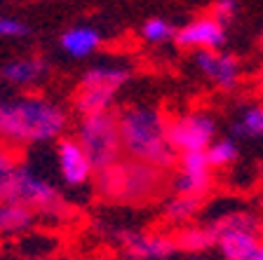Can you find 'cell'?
Returning <instances> with one entry per match:
<instances>
[{
  "label": "cell",
  "instance_id": "cell-1",
  "mask_svg": "<svg viewBox=\"0 0 263 260\" xmlns=\"http://www.w3.org/2000/svg\"><path fill=\"white\" fill-rule=\"evenodd\" d=\"M68 127L64 106L43 96L0 98V143L14 148L59 141Z\"/></svg>",
  "mask_w": 263,
  "mask_h": 260
},
{
  "label": "cell",
  "instance_id": "cell-2",
  "mask_svg": "<svg viewBox=\"0 0 263 260\" xmlns=\"http://www.w3.org/2000/svg\"><path fill=\"white\" fill-rule=\"evenodd\" d=\"M94 192L115 206H148L162 199L172 188L170 171L122 155L118 162L94 171Z\"/></svg>",
  "mask_w": 263,
  "mask_h": 260
},
{
  "label": "cell",
  "instance_id": "cell-3",
  "mask_svg": "<svg viewBox=\"0 0 263 260\" xmlns=\"http://www.w3.org/2000/svg\"><path fill=\"white\" fill-rule=\"evenodd\" d=\"M115 115L125 157L146 162L162 171L176 169L181 155L167 141L170 115L153 106H127L122 110H115Z\"/></svg>",
  "mask_w": 263,
  "mask_h": 260
},
{
  "label": "cell",
  "instance_id": "cell-4",
  "mask_svg": "<svg viewBox=\"0 0 263 260\" xmlns=\"http://www.w3.org/2000/svg\"><path fill=\"white\" fill-rule=\"evenodd\" d=\"M132 77L129 68L122 66H94L80 77L73 96V108L80 117L108 113L115 94L120 92Z\"/></svg>",
  "mask_w": 263,
  "mask_h": 260
},
{
  "label": "cell",
  "instance_id": "cell-5",
  "mask_svg": "<svg viewBox=\"0 0 263 260\" xmlns=\"http://www.w3.org/2000/svg\"><path fill=\"white\" fill-rule=\"evenodd\" d=\"M76 138L82 146L85 155L89 157L94 171L108 167V164L118 162L122 157V141H120V129H118L115 110L80 117Z\"/></svg>",
  "mask_w": 263,
  "mask_h": 260
},
{
  "label": "cell",
  "instance_id": "cell-6",
  "mask_svg": "<svg viewBox=\"0 0 263 260\" xmlns=\"http://www.w3.org/2000/svg\"><path fill=\"white\" fill-rule=\"evenodd\" d=\"M7 202L28 206L35 216L45 218H66L73 213V206L66 202V197L59 190L49 181H45L43 176L33 173L26 164H22L19 171H16V178Z\"/></svg>",
  "mask_w": 263,
  "mask_h": 260
},
{
  "label": "cell",
  "instance_id": "cell-7",
  "mask_svg": "<svg viewBox=\"0 0 263 260\" xmlns=\"http://www.w3.org/2000/svg\"><path fill=\"white\" fill-rule=\"evenodd\" d=\"M167 141L179 155L204 152L216 141V122L204 113L174 115L167 119Z\"/></svg>",
  "mask_w": 263,
  "mask_h": 260
},
{
  "label": "cell",
  "instance_id": "cell-8",
  "mask_svg": "<svg viewBox=\"0 0 263 260\" xmlns=\"http://www.w3.org/2000/svg\"><path fill=\"white\" fill-rule=\"evenodd\" d=\"M113 239L118 242L125 260H167L174 253H179L172 234L141 232V230H115Z\"/></svg>",
  "mask_w": 263,
  "mask_h": 260
},
{
  "label": "cell",
  "instance_id": "cell-9",
  "mask_svg": "<svg viewBox=\"0 0 263 260\" xmlns=\"http://www.w3.org/2000/svg\"><path fill=\"white\" fill-rule=\"evenodd\" d=\"M214 169L209 167L204 152H188L181 155L176 164V176L172 178L174 195H188L204 199L214 188Z\"/></svg>",
  "mask_w": 263,
  "mask_h": 260
},
{
  "label": "cell",
  "instance_id": "cell-10",
  "mask_svg": "<svg viewBox=\"0 0 263 260\" xmlns=\"http://www.w3.org/2000/svg\"><path fill=\"white\" fill-rule=\"evenodd\" d=\"M195 64L207 80H212L221 92H235L242 80V66L235 54L221 49H204L195 54Z\"/></svg>",
  "mask_w": 263,
  "mask_h": 260
},
{
  "label": "cell",
  "instance_id": "cell-11",
  "mask_svg": "<svg viewBox=\"0 0 263 260\" xmlns=\"http://www.w3.org/2000/svg\"><path fill=\"white\" fill-rule=\"evenodd\" d=\"M57 159H59L61 178L73 188H80V185L89 183L94 178V167L85 155L82 146L78 143V138L61 136L57 141Z\"/></svg>",
  "mask_w": 263,
  "mask_h": 260
},
{
  "label": "cell",
  "instance_id": "cell-12",
  "mask_svg": "<svg viewBox=\"0 0 263 260\" xmlns=\"http://www.w3.org/2000/svg\"><path fill=\"white\" fill-rule=\"evenodd\" d=\"M174 43L179 49H195V52L219 49L226 43V28L219 22H214L212 16H200L176 31Z\"/></svg>",
  "mask_w": 263,
  "mask_h": 260
},
{
  "label": "cell",
  "instance_id": "cell-13",
  "mask_svg": "<svg viewBox=\"0 0 263 260\" xmlns=\"http://www.w3.org/2000/svg\"><path fill=\"white\" fill-rule=\"evenodd\" d=\"M49 75V61L45 56H26V59L7 61L0 68V77L14 87H33Z\"/></svg>",
  "mask_w": 263,
  "mask_h": 260
},
{
  "label": "cell",
  "instance_id": "cell-14",
  "mask_svg": "<svg viewBox=\"0 0 263 260\" xmlns=\"http://www.w3.org/2000/svg\"><path fill=\"white\" fill-rule=\"evenodd\" d=\"M261 246V234L256 232H226L216 239V249L226 260H249Z\"/></svg>",
  "mask_w": 263,
  "mask_h": 260
},
{
  "label": "cell",
  "instance_id": "cell-15",
  "mask_svg": "<svg viewBox=\"0 0 263 260\" xmlns=\"http://www.w3.org/2000/svg\"><path fill=\"white\" fill-rule=\"evenodd\" d=\"M59 43H61V49L68 56L82 59V56H89L92 52H97L101 47V33L89 26H76V28H68L61 35Z\"/></svg>",
  "mask_w": 263,
  "mask_h": 260
},
{
  "label": "cell",
  "instance_id": "cell-16",
  "mask_svg": "<svg viewBox=\"0 0 263 260\" xmlns=\"http://www.w3.org/2000/svg\"><path fill=\"white\" fill-rule=\"evenodd\" d=\"M261 225H263V221L252 211H228V213H221L219 218H214V221L209 223V228H212V232L216 239L226 232H256V234H261Z\"/></svg>",
  "mask_w": 263,
  "mask_h": 260
},
{
  "label": "cell",
  "instance_id": "cell-17",
  "mask_svg": "<svg viewBox=\"0 0 263 260\" xmlns=\"http://www.w3.org/2000/svg\"><path fill=\"white\" fill-rule=\"evenodd\" d=\"M174 237V244H176V251L181 253H191V255H197V253H204L207 249H214L216 246V237H214L212 228L209 225H188V228L179 230Z\"/></svg>",
  "mask_w": 263,
  "mask_h": 260
},
{
  "label": "cell",
  "instance_id": "cell-18",
  "mask_svg": "<svg viewBox=\"0 0 263 260\" xmlns=\"http://www.w3.org/2000/svg\"><path fill=\"white\" fill-rule=\"evenodd\" d=\"M204 199L200 197H188V195H172L170 199L164 202L162 209V221L172 223V225H183V223H191L193 218L200 213Z\"/></svg>",
  "mask_w": 263,
  "mask_h": 260
},
{
  "label": "cell",
  "instance_id": "cell-19",
  "mask_svg": "<svg viewBox=\"0 0 263 260\" xmlns=\"http://www.w3.org/2000/svg\"><path fill=\"white\" fill-rule=\"evenodd\" d=\"M22 152L19 148L0 143V204H5L10 199L12 185H14L16 171L22 167Z\"/></svg>",
  "mask_w": 263,
  "mask_h": 260
},
{
  "label": "cell",
  "instance_id": "cell-20",
  "mask_svg": "<svg viewBox=\"0 0 263 260\" xmlns=\"http://www.w3.org/2000/svg\"><path fill=\"white\" fill-rule=\"evenodd\" d=\"M35 223V213L28 206L5 202L0 204V234H16L28 230Z\"/></svg>",
  "mask_w": 263,
  "mask_h": 260
},
{
  "label": "cell",
  "instance_id": "cell-21",
  "mask_svg": "<svg viewBox=\"0 0 263 260\" xmlns=\"http://www.w3.org/2000/svg\"><path fill=\"white\" fill-rule=\"evenodd\" d=\"M204 155H207V162L212 169H223L237 162L240 150H237V143L233 138H221V141H214L204 150Z\"/></svg>",
  "mask_w": 263,
  "mask_h": 260
},
{
  "label": "cell",
  "instance_id": "cell-22",
  "mask_svg": "<svg viewBox=\"0 0 263 260\" xmlns=\"http://www.w3.org/2000/svg\"><path fill=\"white\" fill-rule=\"evenodd\" d=\"M235 136L242 138H261L263 136V106H252L242 113V117L233 127Z\"/></svg>",
  "mask_w": 263,
  "mask_h": 260
},
{
  "label": "cell",
  "instance_id": "cell-23",
  "mask_svg": "<svg viewBox=\"0 0 263 260\" xmlns=\"http://www.w3.org/2000/svg\"><path fill=\"white\" fill-rule=\"evenodd\" d=\"M141 35H143V40H148V43L160 45V43L174 40L176 28L172 26L170 22H164V19H148V22L141 26Z\"/></svg>",
  "mask_w": 263,
  "mask_h": 260
},
{
  "label": "cell",
  "instance_id": "cell-24",
  "mask_svg": "<svg viewBox=\"0 0 263 260\" xmlns=\"http://www.w3.org/2000/svg\"><path fill=\"white\" fill-rule=\"evenodd\" d=\"M235 14H237V3H235V0H219V3L212 7V14H209V16L226 28L230 22H233V19H235Z\"/></svg>",
  "mask_w": 263,
  "mask_h": 260
},
{
  "label": "cell",
  "instance_id": "cell-25",
  "mask_svg": "<svg viewBox=\"0 0 263 260\" xmlns=\"http://www.w3.org/2000/svg\"><path fill=\"white\" fill-rule=\"evenodd\" d=\"M28 33H31V28L24 22H16L10 16H0V38H24Z\"/></svg>",
  "mask_w": 263,
  "mask_h": 260
},
{
  "label": "cell",
  "instance_id": "cell-26",
  "mask_svg": "<svg viewBox=\"0 0 263 260\" xmlns=\"http://www.w3.org/2000/svg\"><path fill=\"white\" fill-rule=\"evenodd\" d=\"M249 260H263V242H261V246H258L256 251H254V255Z\"/></svg>",
  "mask_w": 263,
  "mask_h": 260
},
{
  "label": "cell",
  "instance_id": "cell-27",
  "mask_svg": "<svg viewBox=\"0 0 263 260\" xmlns=\"http://www.w3.org/2000/svg\"><path fill=\"white\" fill-rule=\"evenodd\" d=\"M258 45H261V47H263V33H261V38H258Z\"/></svg>",
  "mask_w": 263,
  "mask_h": 260
},
{
  "label": "cell",
  "instance_id": "cell-28",
  "mask_svg": "<svg viewBox=\"0 0 263 260\" xmlns=\"http://www.w3.org/2000/svg\"><path fill=\"white\" fill-rule=\"evenodd\" d=\"M261 89H263V71H261Z\"/></svg>",
  "mask_w": 263,
  "mask_h": 260
},
{
  "label": "cell",
  "instance_id": "cell-29",
  "mask_svg": "<svg viewBox=\"0 0 263 260\" xmlns=\"http://www.w3.org/2000/svg\"><path fill=\"white\" fill-rule=\"evenodd\" d=\"M261 242H263V225H261Z\"/></svg>",
  "mask_w": 263,
  "mask_h": 260
}]
</instances>
